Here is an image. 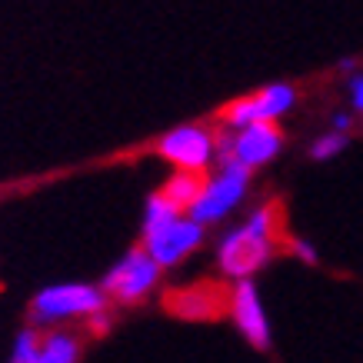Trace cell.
<instances>
[{"label": "cell", "mask_w": 363, "mask_h": 363, "mask_svg": "<svg viewBox=\"0 0 363 363\" xmlns=\"http://www.w3.org/2000/svg\"><path fill=\"white\" fill-rule=\"evenodd\" d=\"M203 243V223L184 217L164 194H154L143 210V247L160 267H177Z\"/></svg>", "instance_id": "cell-1"}, {"label": "cell", "mask_w": 363, "mask_h": 363, "mask_svg": "<svg viewBox=\"0 0 363 363\" xmlns=\"http://www.w3.org/2000/svg\"><path fill=\"white\" fill-rule=\"evenodd\" d=\"M280 203H267L253 213L250 220L230 230L227 237L220 240V250H217V264L227 277H250L257 274L260 267L274 257V243H277V233H280Z\"/></svg>", "instance_id": "cell-2"}, {"label": "cell", "mask_w": 363, "mask_h": 363, "mask_svg": "<svg viewBox=\"0 0 363 363\" xmlns=\"http://www.w3.org/2000/svg\"><path fill=\"white\" fill-rule=\"evenodd\" d=\"M107 294L90 284H57L44 286L30 303V317L37 323H60L70 317H90L107 307Z\"/></svg>", "instance_id": "cell-3"}, {"label": "cell", "mask_w": 363, "mask_h": 363, "mask_svg": "<svg viewBox=\"0 0 363 363\" xmlns=\"http://www.w3.org/2000/svg\"><path fill=\"white\" fill-rule=\"evenodd\" d=\"M247 184H250V167H243L240 160H223L220 174L210 177L207 184H203L197 203H194L187 213L200 223L223 220V217H227V213L243 200Z\"/></svg>", "instance_id": "cell-4"}, {"label": "cell", "mask_w": 363, "mask_h": 363, "mask_svg": "<svg viewBox=\"0 0 363 363\" xmlns=\"http://www.w3.org/2000/svg\"><path fill=\"white\" fill-rule=\"evenodd\" d=\"M160 270H164V267L150 257L147 247H143V250H130V253H123L121 260L107 270V277L100 280V290H104L111 300L137 303V300H143L157 286Z\"/></svg>", "instance_id": "cell-5"}, {"label": "cell", "mask_w": 363, "mask_h": 363, "mask_svg": "<svg viewBox=\"0 0 363 363\" xmlns=\"http://www.w3.org/2000/svg\"><path fill=\"white\" fill-rule=\"evenodd\" d=\"M284 147V133L274 121H257L247 127H237L233 137H220L217 150L223 154V160H240L243 167H264L270 164Z\"/></svg>", "instance_id": "cell-6"}, {"label": "cell", "mask_w": 363, "mask_h": 363, "mask_svg": "<svg viewBox=\"0 0 363 363\" xmlns=\"http://www.w3.org/2000/svg\"><path fill=\"white\" fill-rule=\"evenodd\" d=\"M213 150H217V140L200 123L174 127L157 143V154L164 157L167 164H174L177 170H207L210 160H213Z\"/></svg>", "instance_id": "cell-7"}, {"label": "cell", "mask_w": 363, "mask_h": 363, "mask_svg": "<svg viewBox=\"0 0 363 363\" xmlns=\"http://www.w3.org/2000/svg\"><path fill=\"white\" fill-rule=\"evenodd\" d=\"M164 307L180 320H220L230 310V290L217 280H197L170 290Z\"/></svg>", "instance_id": "cell-8"}, {"label": "cell", "mask_w": 363, "mask_h": 363, "mask_svg": "<svg viewBox=\"0 0 363 363\" xmlns=\"http://www.w3.org/2000/svg\"><path fill=\"white\" fill-rule=\"evenodd\" d=\"M297 100V90L286 87V84H270V87L257 90V94H247V97L233 100L223 107V123L227 127H247V123H257V121H277L280 113H286L294 107Z\"/></svg>", "instance_id": "cell-9"}, {"label": "cell", "mask_w": 363, "mask_h": 363, "mask_svg": "<svg viewBox=\"0 0 363 363\" xmlns=\"http://www.w3.org/2000/svg\"><path fill=\"white\" fill-rule=\"evenodd\" d=\"M230 317L237 323V330L250 340V347H257V350L270 347V323H267L264 303L257 297V286L250 277H240L237 286L230 290Z\"/></svg>", "instance_id": "cell-10"}, {"label": "cell", "mask_w": 363, "mask_h": 363, "mask_svg": "<svg viewBox=\"0 0 363 363\" xmlns=\"http://www.w3.org/2000/svg\"><path fill=\"white\" fill-rule=\"evenodd\" d=\"M203 184H207L203 170H177V174L164 184V190H160V194H164V197L170 200L177 210H190L194 203H197Z\"/></svg>", "instance_id": "cell-11"}, {"label": "cell", "mask_w": 363, "mask_h": 363, "mask_svg": "<svg viewBox=\"0 0 363 363\" xmlns=\"http://www.w3.org/2000/svg\"><path fill=\"white\" fill-rule=\"evenodd\" d=\"M77 357H80L77 337L57 330L50 337H40V350H37L33 363H77Z\"/></svg>", "instance_id": "cell-12"}, {"label": "cell", "mask_w": 363, "mask_h": 363, "mask_svg": "<svg viewBox=\"0 0 363 363\" xmlns=\"http://www.w3.org/2000/svg\"><path fill=\"white\" fill-rule=\"evenodd\" d=\"M37 350H40V333L37 330H21L17 333V340H13L11 363H33L37 360Z\"/></svg>", "instance_id": "cell-13"}, {"label": "cell", "mask_w": 363, "mask_h": 363, "mask_svg": "<svg viewBox=\"0 0 363 363\" xmlns=\"http://www.w3.org/2000/svg\"><path fill=\"white\" fill-rule=\"evenodd\" d=\"M347 147V133L343 130H333V133H323L320 140H313V147H310V157L313 160H330V157H337Z\"/></svg>", "instance_id": "cell-14"}, {"label": "cell", "mask_w": 363, "mask_h": 363, "mask_svg": "<svg viewBox=\"0 0 363 363\" xmlns=\"http://www.w3.org/2000/svg\"><path fill=\"white\" fill-rule=\"evenodd\" d=\"M290 247H294V253H297V257H303L307 264H317V253H313V247H310V243H303V240H294V243H290Z\"/></svg>", "instance_id": "cell-15"}, {"label": "cell", "mask_w": 363, "mask_h": 363, "mask_svg": "<svg viewBox=\"0 0 363 363\" xmlns=\"http://www.w3.org/2000/svg\"><path fill=\"white\" fill-rule=\"evenodd\" d=\"M350 97H353V107H357V111H363V77H357V80H353Z\"/></svg>", "instance_id": "cell-16"}, {"label": "cell", "mask_w": 363, "mask_h": 363, "mask_svg": "<svg viewBox=\"0 0 363 363\" xmlns=\"http://www.w3.org/2000/svg\"><path fill=\"white\" fill-rule=\"evenodd\" d=\"M333 127H337V130H350V117H337V121H333Z\"/></svg>", "instance_id": "cell-17"}]
</instances>
